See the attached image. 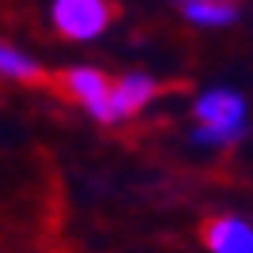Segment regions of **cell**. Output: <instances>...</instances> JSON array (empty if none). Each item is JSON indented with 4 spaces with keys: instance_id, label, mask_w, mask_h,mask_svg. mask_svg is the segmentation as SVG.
<instances>
[{
    "instance_id": "8992f818",
    "label": "cell",
    "mask_w": 253,
    "mask_h": 253,
    "mask_svg": "<svg viewBox=\"0 0 253 253\" xmlns=\"http://www.w3.org/2000/svg\"><path fill=\"white\" fill-rule=\"evenodd\" d=\"M181 15L201 27H227L238 19V4L234 0H181Z\"/></svg>"
},
{
    "instance_id": "3957f363",
    "label": "cell",
    "mask_w": 253,
    "mask_h": 253,
    "mask_svg": "<svg viewBox=\"0 0 253 253\" xmlns=\"http://www.w3.org/2000/svg\"><path fill=\"white\" fill-rule=\"evenodd\" d=\"M57 95L72 98V102L87 106L98 121H110V91H114V80L98 68H68L53 80Z\"/></svg>"
},
{
    "instance_id": "7a4b0ae2",
    "label": "cell",
    "mask_w": 253,
    "mask_h": 253,
    "mask_svg": "<svg viewBox=\"0 0 253 253\" xmlns=\"http://www.w3.org/2000/svg\"><path fill=\"white\" fill-rule=\"evenodd\" d=\"M110 23H114L110 0H53V27L72 42L98 38Z\"/></svg>"
},
{
    "instance_id": "6da1fadb",
    "label": "cell",
    "mask_w": 253,
    "mask_h": 253,
    "mask_svg": "<svg viewBox=\"0 0 253 253\" xmlns=\"http://www.w3.org/2000/svg\"><path fill=\"white\" fill-rule=\"evenodd\" d=\"M197 136L201 140H238L246 128V102L242 95H234V91H208V95L197 102Z\"/></svg>"
},
{
    "instance_id": "52a82bcc",
    "label": "cell",
    "mask_w": 253,
    "mask_h": 253,
    "mask_svg": "<svg viewBox=\"0 0 253 253\" xmlns=\"http://www.w3.org/2000/svg\"><path fill=\"white\" fill-rule=\"evenodd\" d=\"M0 76H4V80H19V84H45L42 64L31 61L27 53H19L8 42H0Z\"/></svg>"
},
{
    "instance_id": "277c9868",
    "label": "cell",
    "mask_w": 253,
    "mask_h": 253,
    "mask_svg": "<svg viewBox=\"0 0 253 253\" xmlns=\"http://www.w3.org/2000/svg\"><path fill=\"white\" fill-rule=\"evenodd\" d=\"M155 80H148V76H125L121 84H114V91H110V121H121V117H132L140 110V106H148L151 98H155Z\"/></svg>"
},
{
    "instance_id": "5b68a950",
    "label": "cell",
    "mask_w": 253,
    "mask_h": 253,
    "mask_svg": "<svg viewBox=\"0 0 253 253\" xmlns=\"http://www.w3.org/2000/svg\"><path fill=\"white\" fill-rule=\"evenodd\" d=\"M204 246L211 253H253V227L242 219H211L204 227Z\"/></svg>"
}]
</instances>
